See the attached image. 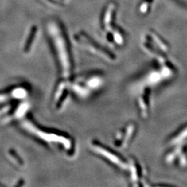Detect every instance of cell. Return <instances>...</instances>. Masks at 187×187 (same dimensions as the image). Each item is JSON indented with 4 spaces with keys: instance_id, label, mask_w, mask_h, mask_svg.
I'll use <instances>...</instances> for the list:
<instances>
[{
    "instance_id": "obj_1",
    "label": "cell",
    "mask_w": 187,
    "mask_h": 187,
    "mask_svg": "<svg viewBox=\"0 0 187 187\" xmlns=\"http://www.w3.org/2000/svg\"><path fill=\"white\" fill-rule=\"evenodd\" d=\"M21 126L30 134L49 147H58L68 158L75 155L76 148L74 139L65 132L45 128L31 118H27L21 122Z\"/></svg>"
},
{
    "instance_id": "obj_2",
    "label": "cell",
    "mask_w": 187,
    "mask_h": 187,
    "mask_svg": "<svg viewBox=\"0 0 187 187\" xmlns=\"http://www.w3.org/2000/svg\"><path fill=\"white\" fill-rule=\"evenodd\" d=\"M47 31L55 53L60 74L62 79L69 80L73 76L74 64L65 32L60 24L56 21L49 23Z\"/></svg>"
},
{
    "instance_id": "obj_3",
    "label": "cell",
    "mask_w": 187,
    "mask_h": 187,
    "mask_svg": "<svg viewBox=\"0 0 187 187\" xmlns=\"http://www.w3.org/2000/svg\"><path fill=\"white\" fill-rule=\"evenodd\" d=\"M71 92L81 99L92 96L101 89L104 77L101 72H91L73 77L69 80Z\"/></svg>"
},
{
    "instance_id": "obj_4",
    "label": "cell",
    "mask_w": 187,
    "mask_h": 187,
    "mask_svg": "<svg viewBox=\"0 0 187 187\" xmlns=\"http://www.w3.org/2000/svg\"><path fill=\"white\" fill-rule=\"evenodd\" d=\"M89 148L94 153L112 164L113 166L121 170H128L129 160H126L121 154L116 153L113 149L103 144L96 139L92 140L89 143Z\"/></svg>"
},
{
    "instance_id": "obj_5",
    "label": "cell",
    "mask_w": 187,
    "mask_h": 187,
    "mask_svg": "<svg viewBox=\"0 0 187 187\" xmlns=\"http://www.w3.org/2000/svg\"><path fill=\"white\" fill-rule=\"evenodd\" d=\"M75 41L80 47L103 60L110 63H112L116 60V57L113 53L97 44L86 34L78 33L75 37Z\"/></svg>"
},
{
    "instance_id": "obj_6",
    "label": "cell",
    "mask_w": 187,
    "mask_h": 187,
    "mask_svg": "<svg viewBox=\"0 0 187 187\" xmlns=\"http://www.w3.org/2000/svg\"><path fill=\"white\" fill-rule=\"evenodd\" d=\"M71 94L69 80L62 79L57 83L53 93V105L57 111H61L66 106Z\"/></svg>"
},
{
    "instance_id": "obj_7",
    "label": "cell",
    "mask_w": 187,
    "mask_h": 187,
    "mask_svg": "<svg viewBox=\"0 0 187 187\" xmlns=\"http://www.w3.org/2000/svg\"><path fill=\"white\" fill-rule=\"evenodd\" d=\"M136 132V125L129 123L117 132L114 139V144L119 149H126L133 139Z\"/></svg>"
},
{
    "instance_id": "obj_8",
    "label": "cell",
    "mask_w": 187,
    "mask_h": 187,
    "mask_svg": "<svg viewBox=\"0 0 187 187\" xmlns=\"http://www.w3.org/2000/svg\"><path fill=\"white\" fill-rule=\"evenodd\" d=\"M36 29H32V31H31V33L28 37V39H27L26 44L24 45V51H25L26 53L29 52L30 50L31 49V47L33 44L34 40L36 39Z\"/></svg>"
},
{
    "instance_id": "obj_9",
    "label": "cell",
    "mask_w": 187,
    "mask_h": 187,
    "mask_svg": "<svg viewBox=\"0 0 187 187\" xmlns=\"http://www.w3.org/2000/svg\"><path fill=\"white\" fill-rule=\"evenodd\" d=\"M9 154L10 157H11L13 159H14V160L16 163L18 164L20 166H23L24 161L22 160V159L18 155V154L16 153L15 150H13V149H11V150H9Z\"/></svg>"
}]
</instances>
